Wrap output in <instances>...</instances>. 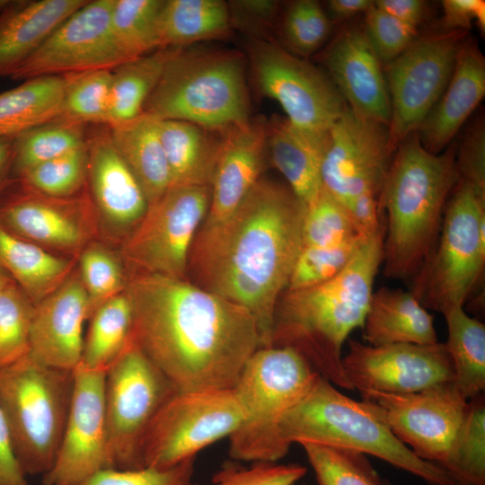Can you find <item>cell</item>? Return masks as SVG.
<instances>
[{
  "label": "cell",
  "instance_id": "1",
  "mask_svg": "<svg viewBox=\"0 0 485 485\" xmlns=\"http://www.w3.org/2000/svg\"><path fill=\"white\" fill-rule=\"evenodd\" d=\"M123 292L132 340L177 392L232 389L261 348L245 308L186 278L136 273Z\"/></svg>",
  "mask_w": 485,
  "mask_h": 485
},
{
  "label": "cell",
  "instance_id": "2",
  "mask_svg": "<svg viewBox=\"0 0 485 485\" xmlns=\"http://www.w3.org/2000/svg\"><path fill=\"white\" fill-rule=\"evenodd\" d=\"M305 205L288 186L260 179L225 218L201 225L186 279L243 308L270 347L274 313L303 248Z\"/></svg>",
  "mask_w": 485,
  "mask_h": 485
},
{
  "label": "cell",
  "instance_id": "3",
  "mask_svg": "<svg viewBox=\"0 0 485 485\" xmlns=\"http://www.w3.org/2000/svg\"><path fill=\"white\" fill-rule=\"evenodd\" d=\"M384 219L347 266L332 278L285 290L276 306L270 346L298 352L332 384L352 390L342 369V346L362 328L376 274L384 260Z\"/></svg>",
  "mask_w": 485,
  "mask_h": 485
},
{
  "label": "cell",
  "instance_id": "4",
  "mask_svg": "<svg viewBox=\"0 0 485 485\" xmlns=\"http://www.w3.org/2000/svg\"><path fill=\"white\" fill-rule=\"evenodd\" d=\"M456 149L450 144L431 154L416 132L397 146L380 195L386 214L383 263L387 278H414L433 251L459 181Z\"/></svg>",
  "mask_w": 485,
  "mask_h": 485
},
{
  "label": "cell",
  "instance_id": "5",
  "mask_svg": "<svg viewBox=\"0 0 485 485\" xmlns=\"http://www.w3.org/2000/svg\"><path fill=\"white\" fill-rule=\"evenodd\" d=\"M279 430L289 445L312 444L370 454L430 485H455L446 471L418 457L393 435L375 402L353 400L322 376L287 410Z\"/></svg>",
  "mask_w": 485,
  "mask_h": 485
},
{
  "label": "cell",
  "instance_id": "6",
  "mask_svg": "<svg viewBox=\"0 0 485 485\" xmlns=\"http://www.w3.org/2000/svg\"><path fill=\"white\" fill-rule=\"evenodd\" d=\"M143 113L223 134L250 120L245 59L236 50L172 48Z\"/></svg>",
  "mask_w": 485,
  "mask_h": 485
},
{
  "label": "cell",
  "instance_id": "7",
  "mask_svg": "<svg viewBox=\"0 0 485 485\" xmlns=\"http://www.w3.org/2000/svg\"><path fill=\"white\" fill-rule=\"evenodd\" d=\"M319 376L291 348L257 349L233 387L243 417L228 437L229 457L236 462L277 463L286 456L290 445L281 437V419Z\"/></svg>",
  "mask_w": 485,
  "mask_h": 485
},
{
  "label": "cell",
  "instance_id": "8",
  "mask_svg": "<svg viewBox=\"0 0 485 485\" xmlns=\"http://www.w3.org/2000/svg\"><path fill=\"white\" fill-rule=\"evenodd\" d=\"M74 372L47 366L30 353L0 368V408L26 476L45 475L55 463L72 402Z\"/></svg>",
  "mask_w": 485,
  "mask_h": 485
},
{
  "label": "cell",
  "instance_id": "9",
  "mask_svg": "<svg viewBox=\"0 0 485 485\" xmlns=\"http://www.w3.org/2000/svg\"><path fill=\"white\" fill-rule=\"evenodd\" d=\"M484 266L485 192L459 180L435 247L414 277L410 292L424 308L444 313L464 305Z\"/></svg>",
  "mask_w": 485,
  "mask_h": 485
},
{
  "label": "cell",
  "instance_id": "10",
  "mask_svg": "<svg viewBox=\"0 0 485 485\" xmlns=\"http://www.w3.org/2000/svg\"><path fill=\"white\" fill-rule=\"evenodd\" d=\"M177 392L130 339L105 373L104 404L110 468L145 467L143 444L165 401Z\"/></svg>",
  "mask_w": 485,
  "mask_h": 485
},
{
  "label": "cell",
  "instance_id": "11",
  "mask_svg": "<svg viewBox=\"0 0 485 485\" xmlns=\"http://www.w3.org/2000/svg\"><path fill=\"white\" fill-rule=\"evenodd\" d=\"M211 201L209 185H172L125 237L120 253L137 273L186 278L190 248Z\"/></svg>",
  "mask_w": 485,
  "mask_h": 485
},
{
  "label": "cell",
  "instance_id": "12",
  "mask_svg": "<svg viewBox=\"0 0 485 485\" xmlns=\"http://www.w3.org/2000/svg\"><path fill=\"white\" fill-rule=\"evenodd\" d=\"M232 389L175 392L162 406L143 444L145 467L169 469L227 436L242 420Z\"/></svg>",
  "mask_w": 485,
  "mask_h": 485
},
{
  "label": "cell",
  "instance_id": "13",
  "mask_svg": "<svg viewBox=\"0 0 485 485\" xmlns=\"http://www.w3.org/2000/svg\"><path fill=\"white\" fill-rule=\"evenodd\" d=\"M254 81L262 95L278 101L295 128L325 135L348 105L327 73L275 42L249 46Z\"/></svg>",
  "mask_w": 485,
  "mask_h": 485
},
{
  "label": "cell",
  "instance_id": "14",
  "mask_svg": "<svg viewBox=\"0 0 485 485\" xmlns=\"http://www.w3.org/2000/svg\"><path fill=\"white\" fill-rule=\"evenodd\" d=\"M467 32L444 30L418 36L386 65L391 103L388 132L394 148L418 130L443 94Z\"/></svg>",
  "mask_w": 485,
  "mask_h": 485
},
{
  "label": "cell",
  "instance_id": "15",
  "mask_svg": "<svg viewBox=\"0 0 485 485\" xmlns=\"http://www.w3.org/2000/svg\"><path fill=\"white\" fill-rule=\"evenodd\" d=\"M395 150L387 126L348 107L328 132L321 167L322 189L348 211L361 196L380 201Z\"/></svg>",
  "mask_w": 485,
  "mask_h": 485
},
{
  "label": "cell",
  "instance_id": "16",
  "mask_svg": "<svg viewBox=\"0 0 485 485\" xmlns=\"http://www.w3.org/2000/svg\"><path fill=\"white\" fill-rule=\"evenodd\" d=\"M113 0H88L62 22L11 75L25 81L111 70L126 62L111 31Z\"/></svg>",
  "mask_w": 485,
  "mask_h": 485
},
{
  "label": "cell",
  "instance_id": "17",
  "mask_svg": "<svg viewBox=\"0 0 485 485\" xmlns=\"http://www.w3.org/2000/svg\"><path fill=\"white\" fill-rule=\"evenodd\" d=\"M361 395L382 409L393 435L418 457L443 468L468 401L454 381L410 393Z\"/></svg>",
  "mask_w": 485,
  "mask_h": 485
},
{
  "label": "cell",
  "instance_id": "18",
  "mask_svg": "<svg viewBox=\"0 0 485 485\" xmlns=\"http://www.w3.org/2000/svg\"><path fill=\"white\" fill-rule=\"evenodd\" d=\"M342 357L344 375L352 390L410 393L454 381L445 344H391L370 346L348 340Z\"/></svg>",
  "mask_w": 485,
  "mask_h": 485
},
{
  "label": "cell",
  "instance_id": "19",
  "mask_svg": "<svg viewBox=\"0 0 485 485\" xmlns=\"http://www.w3.org/2000/svg\"><path fill=\"white\" fill-rule=\"evenodd\" d=\"M0 199V225L43 249L82 251L94 232V205L85 195L52 197L29 189L15 179Z\"/></svg>",
  "mask_w": 485,
  "mask_h": 485
},
{
  "label": "cell",
  "instance_id": "20",
  "mask_svg": "<svg viewBox=\"0 0 485 485\" xmlns=\"http://www.w3.org/2000/svg\"><path fill=\"white\" fill-rule=\"evenodd\" d=\"M60 446L43 485H76L110 468L104 404L105 372L79 366Z\"/></svg>",
  "mask_w": 485,
  "mask_h": 485
},
{
  "label": "cell",
  "instance_id": "21",
  "mask_svg": "<svg viewBox=\"0 0 485 485\" xmlns=\"http://www.w3.org/2000/svg\"><path fill=\"white\" fill-rule=\"evenodd\" d=\"M322 63L353 112L389 126L391 103L384 71L364 28L343 29L325 49Z\"/></svg>",
  "mask_w": 485,
  "mask_h": 485
},
{
  "label": "cell",
  "instance_id": "22",
  "mask_svg": "<svg viewBox=\"0 0 485 485\" xmlns=\"http://www.w3.org/2000/svg\"><path fill=\"white\" fill-rule=\"evenodd\" d=\"M89 302L79 274L34 305L30 354L43 364L74 372L80 365Z\"/></svg>",
  "mask_w": 485,
  "mask_h": 485
},
{
  "label": "cell",
  "instance_id": "23",
  "mask_svg": "<svg viewBox=\"0 0 485 485\" xmlns=\"http://www.w3.org/2000/svg\"><path fill=\"white\" fill-rule=\"evenodd\" d=\"M267 153V124L250 119L222 134L202 225L223 220L241 204L260 179Z\"/></svg>",
  "mask_w": 485,
  "mask_h": 485
},
{
  "label": "cell",
  "instance_id": "24",
  "mask_svg": "<svg viewBox=\"0 0 485 485\" xmlns=\"http://www.w3.org/2000/svg\"><path fill=\"white\" fill-rule=\"evenodd\" d=\"M86 146L93 205L108 225L127 236L144 216L146 198L116 150L107 126L87 135Z\"/></svg>",
  "mask_w": 485,
  "mask_h": 485
},
{
  "label": "cell",
  "instance_id": "25",
  "mask_svg": "<svg viewBox=\"0 0 485 485\" xmlns=\"http://www.w3.org/2000/svg\"><path fill=\"white\" fill-rule=\"evenodd\" d=\"M485 94V58L472 40H465L443 94L416 131L431 154L443 152Z\"/></svg>",
  "mask_w": 485,
  "mask_h": 485
},
{
  "label": "cell",
  "instance_id": "26",
  "mask_svg": "<svg viewBox=\"0 0 485 485\" xmlns=\"http://www.w3.org/2000/svg\"><path fill=\"white\" fill-rule=\"evenodd\" d=\"M88 0H15L0 14V77L10 76Z\"/></svg>",
  "mask_w": 485,
  "mask_h": 485
},
{
  "label": "cell",
  "instance_id": "27",
  "mask_svg": "<svg viewBox=\"0 0 485 485\" xmlns=\"http://www.w3.org/2000/svg\"><path fill=\"white\" fill-rule=\"evenodd\" d=\"M363 340L377 347L437 343L434 316L410 291L383 287L374 291L362 326Z\"/></svg>",
  "mask_w": 485,
  "mask_h": 485
},
{
  "label": "cell",
  "instance_id": "28",
  "mask_svg": "<svg viewBox=\"0 0 485 485\" xmlns=\"http://www.w3.org/2000/svg\"><path fill=\"white\" fill-rule=\"evenodd\" d=\"M327 137L328 133L314 135L304 132L286 118L274 119L267 124V150L270 161L305 206L322 189L321 167Z\"/></svg>",
  "mask_w": 485,
  "mask_h": 485
},
{
  "label": "cell",
  "instance_id": "29",
  "mask_svg": "<svg viewBox=\"0 0 485 485\" xmlns=\"http://www.w3.org/2000/svg\"><path fill=\"white\" fill-rule=\"evenodd\" d=\"M109 129L116 150L141 187L148 205L153 204L172 184L158 120L142 113Z\"/></svg>",
  "mask_w": 485,
  "mask_h": 485
},
{
  "label": "cell",
  "instance_id": "30",
  "mask_svg": "<svg viewBox=\"0 0 485 485\" xmlns=\"http://www.w3.org/2000/svg\"><path fill=\"white\" fill-rule=\"evenodd\" d=\"M158 128L171 186H211L222 134L182 120H158Z\"/></svg>",
  "mask_w": 485,
  "mask_h": 485
},
{
  "label": "cell",
  "instance_id": "31",
  "mask_svg": "<svg viewBox=\"0 0 485 485\" xmlns=\"http://www.w3.org/2000/svg\"><path fill=\"white\" fill-rule=\"evenodd\" d=\"M73 267L72 260L56 256L0 225V269L34 305L60 287L70 277Z\"/></svg>",
  "mask_w": 485,
  "mask_h": 485
},
{
  "label": "cell",
  "instance_id": "32",
  "mask_svg": "<svg viewBox=\"0 0 485 485\" xmlns=\"http://www.w3.org/2000/svg\"><path fill=\"white\" fill-rule=\"evenodd\" d=\"M233 28L223 0H163L158 20L160 48H183L228 36Z\"/></svg>",
  "mask_w": 485,
  "mask_h": 485
},
{
  "label": "cell",
  "instance_id": "33",
  "mask_svg": "<svg viewBox=\"0 0 485 485\" xmlns=\"http://www.w3.org/2000/svg\"><path fill=\"white\" fill-rule=\"evenodd\" d=\"M66 84V76H41L0 93V137H14L57 119Z\"/></svg>",
  "mask_w": 485,
  "mask_h": 485
},
{
  "label": "cell",
  "instance_id": "34",
  "mask_svg": "<svg viewBox=\"0 0 485 485\" xmlns=\"http://www.w3.org/2000/svg\"><path fill=\"white\" fill-rule=\"evenodd\" d=\"M172 48H160L111 70L107 127L135 119L156 86Z\"/></svg>",
  "mask_w": 485,
  "mask_h": 485
},
{
  "label": "cell",
  "instance_id": "35",
  "mask_svg": "<svg viewBox=\"0 0 485 485\" xmlns=\"http://www.w3.org/2000/svg\"><path fill=\"white\" fill-rule=\"evenodd\" d=\"M448 338L445 343L450 356L454 383L466 399L485 390V325L464 311L453 307L444 313Z\"/></svg>",
  "mask_w": 485,
  "mask_h": 485
},
{
  "label": "cell",
  "instance_id": "36",
  "mask_svg": "<svg viewBox=\"0 0 485 485\" xmlns=\"http://www.w3.org/2000/svg\"><path fill=\"white\" fill-rule=\"evenodd\" d=\"M89 320L79 366L106 373L131 339V308L124 292L100 305Z\"/></svg>",
  "mask_w": 485,
  "mask_h": 485
},
{
  "label": "cell",
  "instance_id": "37",
  "mask_svg": "<svg viewBox=\"0 0 485 485\" xmlns=\"http://www.w3.org/2000/svg\"><path fill=\"white\" fill-rule=\"evenodd\" d=\"M443 469L455 485H485V396L468 399Z\"/></svg>",
  "mask_w": 485,
  "mask_h": 485
},
{
  "label": "cell",
  "instance_id": "38",
  "mask_svg": "<svg viewBox=\"0 0 485 485\" xmlns=\"http://www.w3.org/2000/svg\"><path fill=\"white\" fill-rule=\"evenodd\" d=\"M85 125L55 119L15 137L13 173L28 170L86 145Z\"/></svg>",
  "mask_w": 485,
  "mask_h": 485
},
{
  "label": "cell",
  "instance_id": "39",
  "mask_svg": "<svg viewBox=\"0 0 485 485\" xmlns=\"http://www.w3.org/2000/svg\"><path fill=\"white\" fill-rule=\"evenodd\" d=\"M163 0H113L114 41L128 61L159 49L158 20Z\"/></svg>",
  "mask_w": 485,
  "mask_h": 485
},
{
  "label": "cell",
  "instance_id": "40",
  "mask_svg": "<svg viewBox=\"0 0 485 485\" xmlns=\"http://www.w3.org/2000/svg\"><path fill=\"white\" fill-rule=\"evenodd\" d=\"M111 70L65 75L66 91L58 119L83 125L107 126Z\"/></svg>",
  "mask_w": 485,
  "mask_h": 485
},
{
  "label": "cell",
  "instance_id": "41",
  "mask_svg": "<svg viewBox=\"0 0 485 485\" xmlns=\"http://www.w3.org/2000/svg\"><path fill=\"white\" fill-rule=\"evenodd\" d=\"M86 145L42 163L14 179L22 185L52 197L78 194L87 181Z\"/></svg>",
  "mask_w": 485,
  "mask_h": 485
},
{
  "label": "cell",
  "instance_id": "42",
  "mask_svg": "<svg viewBox=\"0 0 485 485\" xmlns=\"http://www.w3.org/2000/svg\"><path fill=\"white\" fill-rule=\"evenodd\" d=\"M302 446L318 485H384L363 454L312 444Z\"/></svg>",
  "mask_w": 485,
  "mask_h": 485
},
{
  "label": "cell",
  "instance_id": "43",
  "mask_svg": "<svg viewBox=\"0 0 485 485\" xmlns=\"http://www.w3.org/2000/svg\"><path fill=\"white\" fill-rule=\"evenodd\" d=\"M34 304L12 279L0 293V368L30 353Z\"/></svg>",
  "mask_w": 485,
  "mask_h": 485
},
{
  "label": "cell",
  "instance_id": "44",
  "mask_svg": "<svg viewBox=\"0 0 485 485\" xmlns=\"http://www.w3.org/2000/svg\"><path fill=\"white\" fill-rule=\"evenodd\" d=\"M357 235L361 234L348 209L325 190L305 206L303 247L336 245Z\"/></svg>",
  "mask_w": 485,
  "mask_h": 485
},
{
  "label": "cell",
  "instance_id": "45",
  "mask_svg": "<svg viewBox=\"0 0 485 485\" xmlns=\"http://www.w3.org/2000/svg\"><path fill=\"white\" fill-rule=\"evenodd\" d=\"M366 238L357 235L336 245L303 247L286 290L305 288L332 278L347 266Z\"/></svg>",
  "mask_w": 485,
  "mask_h": 485
},
{
  "label": "cell",
  "instance_id": "46",
  "mask_svg": "<svg viewBox=\"0 0 485 485\" xmlns=\"http://www.w3.org/2000/svg\"><path fill=\"white\" fill-rule=\"evenodd\" d=\"M79 264L90 318L100 305L124 291L127 279L118 260L98 244H88L81 251Z\"/></svg>",
  "mask_w": 485,
  "mask_h": 485
},
{
  "label": "cell",
  "instance_id": "47",
  "mask_svg": "<svg viewBox=\"0 0 485 485\" xmlns=\"http://www.w3.org/2000/svg\"><path fill=\"white\" fill-rule=\"evenodd\" d=\"M329 17L314 0H298L287 8L283 20V35L292 52L308 57L326 40L331 31Z\"/></svg>",
  "mask_w": 485,
  "mask_h": 485
},
{
  "label": "cell",
  "instance_id": "48",
  "mask_svg": "<svg viewBox=\"0 0 485 485\" xmlns=\"http://www.w3.org/2000/svg\"><path fill=\"white\" fill-rule=\"evenodd\" d=\"M306 472V467L299 463H251L242 466L228 461L207 485H294Z\"/></svg>",
  "mask_w": 485,
  "mask_h": 485
},
{
  "label": "cell",
  "instance_id": "49",
  "mask_svg": "<svg viewBox=\"0 0 485 485\" xmlns=\"http://www.w3.org/2000/svg\"><path fill=\"white\" fill-rule=\"evenodd\" d=\"M196 457L169 469L143 467L102 469L76 485H198L194 479Z\"/></svg>",
  "mask_w": 485,
  "mask_h": 485
},
{
  "label": "cell",
  "instance_id": "50",
  "mask_svg": "<svg viewBox=\"0 0 485 485\" xmlns=\"http://www.w3.org/2000/svg\"><path fill=\"white\" fill-rule=\"evenodd\" d=\"M366 37L381 63L400 56L418 37V29L408 25L374 5L365 13Z\"/></svg>",
  "mask_w": 485,
  "mask_h": 485
},
{
  "label": "cell",
  "instance_id": "51",
  "mask_svg": "<svg viewBox=\"0 0 485 485\" xmlns=\"http://www.w3.org/2000/svg\"><path fill=\"white\" fill-rule=\"evenodd\" d=\"M456 169L463 180L485 192V124L482 118L473 122L456 149Z\"/></svg>",
  "mask_w": 485,
  "mask_h": 485
},
{
  "label": "cell",
  "instance_id": "52",
  "mask_svg": "<svg viewBox=\"0 0 485 485\" xmlns=\"http://www.w3.org/2000/svg\"><path fill=\"white\" fill-rule=\"evenodd\" d=\"M228 6L233 27L258 31L270 26L278 3L270 0H239L230 1Z\"/></svg>",
  "mask_w": 485,
  "mask_h": 485
},
{
  "label": "cell",
  "instance_id": "53",
  "mask_svg": "<svg viewBox=\"0 0 485 485\" xmlns=\"http://www.w3.org/2000/svg\"><path fill=\"white\" fill-rule=\"evenodd\" d=\"M443 6L444 30L467 31L472 22L485 28V2L483 0H445Z\"/></svg>",
  "mask_w": 485,
  "mask_h": 485
},
{
  "label": "cell",
  "instance_id": "54",
  "mask_svg": "<svg viewBox=\"0 0 485 485\" xmlns=\"http://www.w3.org/2000/svg\"><path fill=\"white\" fill-rule=\"evenodd\" d=\"M0 485H31L13 451L10 432L0 408Z\"/></svg>",
  "mask_w": 485,
  "mask_h": 485
},
{
  "label": "cell",
  "instance_id": "55",
  "mask_svg": "<svg viewBox=\"0 0 485 485\" xmlns=\"http://www.w3.org/2000/svg\"><path fill=\"white\" fill-rule=\"evenodd\" d=\"M375 5L399 21L417 28L424 19L427 4L421 0H376Z\"/></svg>",
  "mask_w": 485,
  "mask_h": 485
},
{
  "label": "cell",
  "instance_id": "56",
  "mask_svg": "<svg viewBox=\"0 0 485 485\" xmlns=\"http://www.w3.org/2000/svg\"><path fill=\"white\" fill-rule=\"evenodd\" d=\"M14 145L15 137H0V199L13 180Z\"/></svg>",
  "mask_w": 485,
  "mask_h": 485
},
{
  "label": "cell",
  "instance_id": "57",
  "mask_svg": "<svg viewBox=\"0 0 485 485\" xmlns=\"http://www.w3.org/2000/svg\"><path fill=\"white\" fill-rule=\"evenodd\" d=\"M372 0H331L328 1V9L331 13L339 19H347L360 13H366L373 5Z\"/></svg>",
  "mask_w": 485,
  "mask_h": 485
},
{
  "label": "cell",
  "instance_id": "58",
  "mask_svg": "<svg viewBox=\"0 0 485 485\" xmlns=\"http://www.w3.org/2000/svg\"><path fill=\"white\" fill-rule=\"evenodd\" d=\"M12 279L4 270L0 269V293Z\"/></svg>",
  "mask_w": 485,
  "mask_h": 485
},
{
  "label": "cell",
  "instance_id": "59",
  "mask_svg": "<svg viewBox=\"0 0 485 485\" xmlns=\"http://www.w3.org/2000/svg\"><path fill=\"white\" fill-rule=\"evenodd\" d=\"M294 485H296V484H294ZM302 485H305V484H302Z\"/></svg>",
  "mask_w": 485,
  "mask_h": 485
}]
</instances>
